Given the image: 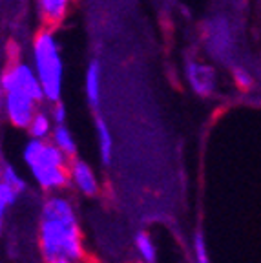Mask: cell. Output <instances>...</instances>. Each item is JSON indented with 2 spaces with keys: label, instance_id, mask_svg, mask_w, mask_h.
Here are the masks:
<instances>
[{
  "label": "cell",
  "instance_id": "obj_1",
  "mask_svg": "<svg viewBox=\"0 0 261 263\" xmlns=\"http://www.w3.org/2000/svg\"><path fill=\"white\" fill-rule=\"evenodd\" d=\"M39 245L46 263H84L86 252L69 199L49 196L42 206Z\"/></svg>",
  "mask_w": 261,
  "mask_h": 263
},
{
  "label": "cell",
  "instance_id": "obj_2",
  "mask_svg": "<svg viewBox=\"0 0 261 263\" xmlns=\"http://www.w3.org/2000/svg\"><path fill=\"white\" fill-rule=\"evenodd\" d=\"M33 71L41 82L44 103L51 104L61 101L64 86V61L62 48L53 28H42L35 35L31 44Z\"/></svg>",
  "mask_w": 261,
  "mask_h": 263
},
{
  "label": "cell",
  "instance_id": "obj_3",
  "mask_svg": "<svg viewBox=\"0 0 261 263\" xmlns=\"http://www.w3.org/2000/svg\"><path fill=\"white\" fill-rule=\"evenodd\" d=\"M24 163L28 164L33 179L46 192H57L68 186L69 157L62 154L51 141H41L29 137L22 150Z\"/></svg>",
  "mask_w": 261,
  "mask_h": 263
},
{
  "label": "cell",
  "instance_id": "obj_4",
  "mask_svg": "<svg viewBox=\"0 0 261 263\" xmlns=\"http://www.w3.org/2000/svg\"><path fill=\"white\" fill-rule=\"evenodd\" d=\"M11 88L26 91L35 101H39L41 104H46L41 82H39L37 75L33 71L31 64H28V62L15 61L8 68H4V71L0 73V91L11 90Z\"/></svg>",
  "mask_w": 261,
  "mask_h": 263
},
{
  "label": "cell",
  "instance_id": "obj_5",
  "mask_svg": "<svg viewBox=\"0 0 261 263\" xmlns=\"http://www.w3.org/2000/svg\"><path fill=\"white\" fill-rule=\"evenodd\" d=\"M0 101H2V114L6 115V119L15 128H22V130H26L35 111L42 106L29 93L16 88L0 91Z\"/></svg>",
  "mask_w": 261,
  "mask_h": 263
},
{
  "label": "cell",
  "instance_id": "obj_6",
  "mask_svg": "<svg viewBox=\"0 0 261 263\" xmlns=\"http://www.w3.org/2000/svg\"><path fill=\"white\" fill-rule=\"evenodd\" d=\"M184 79L197 97L208 99L217 91V71L212 64L199 59H188L184 64Z\"/></svg>",
  "mask_w": 261,
  "mask_h": 263
},
{
  "label": "cell",
  "instance_id": "obj_7",
  "mask_svg": "<svg viewBox=\"0 0 261 263\" xmlns=\"http://www.w3.org/2000/svg\"><path fill=\"white\" fill-rule=\"evenodd\" d=\"M68 176L69 181L75 185V189L84 196H97L99 192V181L95 176V170L91 168V164L86 161L77 159V156L71 157L68 164Z\"/></svg>",
  "mask_w": 261,
  "mask_h": 263
},
{
  "label": "cell",
  "instance_id": "obj_8",
  "mask_svg": "<svg viewBox=\"0 0 261 263\" xmlns=\"http://www.w3.org/2000/svg\"><path fill=\"white\" fill-rule=\"evenodd\" d=\"M73 0H35L37 13L46 28H57L69 13Z\"/></svg>",
  "mask_w": 261,
  "mask_h": 263
},
{
  "label": "cell",
  "instance_id": "obj_9",
  "mask_svg": "<svg viewBox=\"0 0 261 263\" xmlns=\"http://www.w3.org/2000/svg\"><path fill=\"white\" fill-rule=\"evenodd\" d=\"M101 90H102V66L97 59H94V61H90L84 73V93L91 110H97L101 106Z\"/></svg>",
  "mask_w": 261,
  "mask_h": 263
},
{
  "label": "cell",
  "instance_id": "obj_10",
  "mask_svg": "<svg viewBox=\"0 0 261 263\" xmlns=\"http://www.w3.org/2000/svg\"><path fill=\"white\" fill-rule=\"evenodd\" d=\"M49 141H51V143H53L62 154H66L69 159L77 156V141H75L71 130L66 126V123L64 124H53V130H51Z\"/></svg>",
  "mask_w": 261,
  "mask_h": 263
},
{
  "label": "cell",
  "instance_id": "obj_11",
  "mask_svg": "<svg viewBox=\"0 0 261 263\" xmlns=\"http://www.w3.org/2000/svg\"><path fill=\"white\" fill-rule=\"evenodd\" d=\"M95 134H97L101 161L108 166L111 163V157H114V137H111L110 126H108V123L102 117L95 119Z\"/></svg>",
  "mask_w": 261,
  "mask_h": 263
},
{
  "label": "cell",
  "instance_id": "obj_12",
  "mask_svg": "<svg viewBox=\"0 0 261 263\" xmlns=\"http://www.w3.org/2000/svg\"><path fill=\"white\" fill-rule=\"evenodd\" d=\"M26 130H28L29 137H33V139L48 141L49 136H51V130H53V121H51L48 111L39 108L31 117V121H29V124L26 126Z\"/></svg>",
  "mask_w": 261,
  "mask_h": 263
},
{
  "label": "cell",
  "instance_id": "obj_13",
  "mask_svg": "<svg viewBox=\"0 0 261 263\" xmlns=\"http://www.w3.org/2000/svg\"><path fill=\"white\" fill-rule=\"evenodd\" d=\"M135 247L144 263H155L157 259V249L154 245V239L150 238L148 232H137L135 234Z\"/></svg>",
  "mask_w": 261,
  "mask_h": 263
},
{
  "label": "cell",
  "instance_id": "obj_14",
  "mask_svg": "<svg viewBox=\"0 0 261 263\" xmlns=\"http://www.w3.org/2000/svg\"><path fill=\"white\" fill-rule=\"evenodd\" d=\"M0 181L8 183V185L13 186V189H15L18 194H24L26 189H28L24 177H22L21 174L16 172V170L13 168L11 164L4 163V161H2V166H0Z\"/></svg>",
  "mask_w": 261,
  "mask_h": 263
},
{
  "label": "cell",
  "instance_id": "obj_15",
  "mask_svg": "<svg viewBox=\"0 0 261 263\" xmlns=\"http://www.w3.org/2000/svg\"><path fill=\"white\" fill-rule=\"evenodd\" d=\"M232 79L236 86L243 91H249L254 86V77L245 66H234L232 68Z\"/></svg>",
  "mask_w": 261,
  "mask_h": 263
},
{
  "label": "cell",
  "instance_id": "obj_16",
  "mask_svg": "<svg viewBox=\"0 0 261 263\" xmlns=\"http://www.w3.org/2000/svg\"><path fill=\"white\" fill-rule=\"evenodd\" d=\"M194 258H196V263H210L207 241H204L201 232H197V234L194 236Z\"/></svg>",
  "mask_w": 261,
  "mask_h": 263
},
{
  "label": "cell",
  "instance_id": "obj_17",
  "mask_svg": "<svg viewBox=\"0 0 261 263\" xmlns=\"http://www.w3.org/2000/svg\"><path fill=\"white\" fill-rule=\"evenodd\" d=\"M18 196H21V194L16 192L13 186H9L8 183H4V181H0V203H2L6 209L11 206V205H15L16 199H18Z\"/></svg>",
  "mask_w": 261,
  "mask_h": 263
},
{
  "label": "cell",
  "instance_id": "obj_18",
  "mask_svg": "<svg viewBox=\"0 0 261 263\" xmlns=\"http://www.w3.org/2000/svg\"><path fill=\"white\" fill-rule=\"evenodd\" d=\"M48 114H49V117H51V121H53V124H64L66 119H68V110H66L62 101L49 104Z\"/></svg>",
  "mask_w": 261,
  "mask_h": 263
}]
</instances>
